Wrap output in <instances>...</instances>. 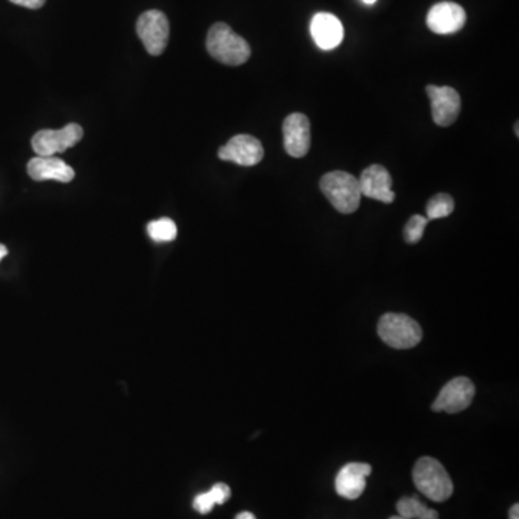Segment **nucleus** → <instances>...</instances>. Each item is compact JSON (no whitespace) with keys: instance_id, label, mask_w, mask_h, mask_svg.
<instances>
[{"instance_id":"1","label":"nucleus","mask_w":519,"mask_h":519,"mask_svg":"<svg viewBox=\"0 0 519 519\" xmlns=\"http://www.w3.org/2000/svg\"><path fill=\"white\" fill-rule=\"evenodd\" d=\"M206 50L214 60L231 67L245 64L252 57L249 43L222 22L215 23L208 31Z\"/></svg>"},{"instance_id":"7","label":"nucleus","mask_w":519,"mask_h":519,"mask_svg":"<svg viewBox=\"0 0 519 519\" xmlns=\"http://www.w3.org/2000/svg\"><path fill=\"white\" fill-rule=\"evenodd\" d=\"M475 393H476V388L469 379L466 377L453 379L447 382L437 398L433 401V411H444L449 414L463 411L472 404Z\"/></svg>"},{"instance_id":"5","label":"nucleus","mask_w":519,"mask_h":519,"mask_svg":"<svg viewBox=\"0 0 519 519\" xmlns=\"http://www.w3.org/2000/svg\"><path fill=\"white\" fill-rule=\"evenodd\" d=\"M84 136V130L76 123H69L61 130H41L32 138V149L36 156H54L76 146Z\"/></svg>"},{"instance_id":"22","label":"nucleus","mask_w":519,"mask_h":519,"mask_svg":"<svg viewBox=\"0 0 519 519\" xmlns=\"http://www.w3.org/2000/svg\"><path fill=\"white\" fill-rule=\"evenodd\" d=\"M509 519H519V505L515 504L509 511Z\"/></svg>"},{"instance_id":"14","label":"nucleus","mask_w":519,"mask_h":519,"mask_svg":"<svg viewBox=\"0 0 519 519\" xmlns=\"http://www.w3.org/2000/svg\"><path fill=\"white\" fill-rule=\"evenodd\" d=\"M310 34L321 50H335L344 41V25L332 13L321 12L310 22Z\"/></svg>"},{"instance_id":"25","label":"nucleus","mask_w":519,"mask_h":519,"mask_svg":"<svg viewBox=\"0 0 519 519\" xmlns=\"http://www.w3.org/2000/svg\"><path fill=\"white\" fill-rule=\"evenodd\" d=\"M365 4H374L377 0H363Z\"/></svg>"},{"instance_id":"19","label":"nucleus","mask_w":519,"mask_h":519,"mask_svg":"<svg viewBox=\"0 0 519 519\" xmlns=\"http://www.w3.org/2000/svg\"><path fill=\"white\" fill-rule=\"evenodd\" d=\"M148 234L153 241L156 243H169L178 237V228L175 222L169 218H161L157 221L149 222Z\"/></svg>"},{"instance_id":"27","label":"nucleus","mask_w":519,"mask_h":519,"mask_svg":"<svg viewBox=\"0 0 519 519\" xmlns=\"http://www.w3.org/2000/svg\"><path fill=\"white\" fill-rule=\"evenodd\" d=\"M515 133H516V136H519L518 123H515Z\"/></svg>"},{"instance_id":"21","label":"nucleus","mask_w":519,"mask_h":519,"mask_svg":"<svg viewBox=\"0 0 519 519\" xmlns=\"http://www.w3.org/2000/svg\"><path fill=\"white\" fill-rule=\"evenodd\" d=\"M11 2L12 4H18V6H23V8L39 9L43 8L46 0H11Z\"/></svg>"},{"instance_id":"9","label":"nucleus","mask_w":519,"mask_h":519,"mask_svg":"<svg viewBox=\"0 0 519 519\" xmlns=\"http://www.w3.org/2000/svg\"><path fill=\"white\" fill-rule=\"evenodd\" d=\"M426 92L432 104V116L435 124L440 127L451 126L458 120L462 108L459 92L454 88L437 85H427Z\"/></svg>"},{"instance_id":"17","label":"nucleus","mask_w":519,"mask_h":519,"mask_svg":"<svg viewBox=\"0 0 519 519\" xmlns=\"http://www.w3.org/2000/svg\"><path fill=\"white\" fill-rule=\"evenodd\" d=\"M398 515L405 519H439L435 509L428 508L417 497L401 498L397 502Z\"/></svg>"},{"instance_id":"11","label":"nucleus","mask_w":519,"mask_h":519,"mask_svg":"<svg viewBox=\"0 0 519 519\" xmlns=\"http://www.w3.org/2000/svg\"><path fill=\"white\" fill-rule=\"evenodd\" d=\"M361 194L379 203L391 204L395 199L393 191V178L381 164H371L359 178Z\"/></svg>"},{"instance_id":"4","label":"nucleus","mask_w":519,"mask_h":519,"mask_svg":"<svg viewBox=\"0 0 519 519\" xmlns=\"http://www.w3.org/2000/svg\"><path fill=\"white\" fill-rule=\"evenodd\" d=\"M379 335L394 349H411L423 339L420 324L403 314H387L379 319Z\"/></svg>"},{"instance_id":"18","label":"nucleus","mask_w":519,"mask_h":519,"mask_svg":"<svg viewBox=\"0 0 519 519\" xmlns=\"http://www.w3.org/2000/svg\"><path fill=\"white\" fill-rule=\"evenodd\" d=\"M454 211V201L449 194H437L433 196L426 206L428 221L446 218Z\"/></svg>"},{"instance_id":"6","label":"nucleus","mask_w":519,"mask_h":519,"mask_svg":"<svg viewBox=\"0 0 519 519\" xmlns=\"http://www.w3.org/2000/svg\"><path fill=\"white\" fill-rule=\"evenodd\" d=\"M136 31L146 51L153 57L161 55L166 50L169 41V20L164 12L152 9L141 13L139 16Z\"/></svg>"},{"instance_id":"26","label":"nucleus","mask_w":519,"mask_h":519,"mask_svg":"<svg viewBox=\"0 0 519 519\" xmlns=\"http://www.w3.org/2000/svg\"><path fill=\"white\" fill-rule=\"evenodd\" d=\"M389 519H405V518H403V516H401V515H397V516H391V518H389Z\"/></svg>"},{"instance_id":"10","label":"nucleus","mask_w":519,"mask_h":519,"mask_svg":"<svg viewBox=\"0 0 519 519\" xmlns=\"http://www.w3.org/2000/svg\"><path fill=\"white\" fill-rule=\"evenodd\" d=\"M284 149L291 157H305L310 149V122L302 113H291L283 122Z\"/></svg>"},{"instance_id":"15","label":"nucleus","mask_w":519,"mask_h":519,"mask_svg":"<svg viewBox=\"0 0 519 519\" xmlns=\"http://www.w3.org/2000/svg\"><path fill=\"white\" fill-rule=\"evenodd\" d=\"M28 175L38 182L57 180L62 184H68L76 178L74 169L55 156H36L31 159L28 164Z\"/></svg>"},{"instance_id":"23","label":"nucleus","mask_w":519,"mask_h":519,"mask_svg":"<svg viewBox=\"0 0 519 519\" xmlns=\"http://www.w3.org/2000/svg\"><path fill=\"white\" fill-rule=\"evenodd\" d=\"M236 519H256V516L252 515V512H241Z\"/></svg>"},{"instance_id":"24","label":"nucleus","mask_w":519,"mask_h":519,"mask_svg":"<svg viewBox=\"0 0 519 519\" xmlns=\"http://www.w3.org/2000/svg\"><path fill=\"white\" fill-rule=\"evenodd\" d=\"M6 256H8V249L4 244H0V260Z\"/></svg>"},{"instance_id":"13","label":"nucleus","mask_w":519,"mask_h":519,"mask_svg":"<svg viewBox=\"0 0 519 519\" xmlns=\"http://www.w3.org/2000/svg\"><path fill=\"white\" fill-rule=\"evenodd\" d=\"M371 472L372 467L368 463H347L336 476V492L345 499H358L367 488Z\"/></svg>"},{"instance_id":"8","label":"nucleus","mask_w":519,"mask_h":519,"mask_svg":"<svg viewBox=\"0 0 519 519\" xmlns=\"http://www.w3.org/2000/svg\"><path fill=\"white\" fill-rule=\"evenodd\" d=\"M218 157L221 161L233 162L240 166H254L263 161V145L254 136L237 134L218 150Z\"/></svg>"},{"instance_id":"3","label":"nucleus","mask_w":519,"mask_h":519,"mask_svg":"<svg viewBox=\"0 0 519 519\" xmlns=\"http://www.w3.org/2000/svg\"><path fill=\"white\" fill-rule=\"evenodd\" d=\"M412 481L424 497L444 502L453 493V482L444 466L433 458H421L412 469Z\"/></svg>"},{"instance_id":"16","label":"nucleus","mask_w":519,"mask_h":519,"mask_svg":"<svg viewBox=\"0 0 519 519\" xmlns=\"http://www.w3.org/2000/svg\"><path fill=\"white\" fill-rule=\"evenodd\" d=\"M231 497V489L226 483H217L212 486L208 492L201 493L195 498L194 508L199 514H210L214 509L215 505L226 504L227 500Z\"/></svg>"},{"instance_id":"2","label":"nucleus","mask_w":519,"mask_h":519,"mask_svg":"<svg viewBox=\"0 0 519 519\" xmlns=\"http://www.w3.org/2000/svg\"><path fill=\"white\" fill-rule=\"evenodd\" d=\"M319 187L322 194L340 214H352L358 210L363 194L359 188V180L351 173L345 171L326 173L322 176Z\"/></svg>"},{"instance_id":"20","label":"nucleus","mask_w":519,"mask_h":519,"mask_svg":"<svg viewBox=\"0 0 519 519\" xmlns=\"http://www.w3.org/2000/svg\"><path fill=\"white\" fill-rule=\"evenodd\" d=\"M428 220L423 215H412L404 227V240L409 244H417L423 238Z\"/></svg>"},{"instance_id":"12","label":"nucleus","mask_w":519,"mask_h":519,"mask_svg":"<svg viewBox=\"0 0 519 519\" xmlns=\"http://www.w3.org/2000/svg\"><path fill=\"white\" fill-rule=\"evenodd\" d=\"M465 9L453 2H440L428 11L427 27L435 34H456L465 27Z\"/></svg>"}]
</instances>
